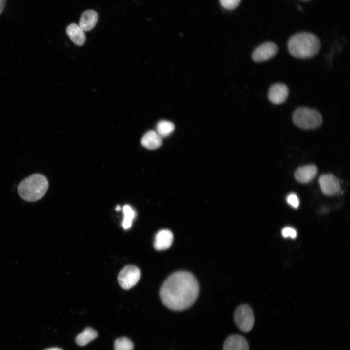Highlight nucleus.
Returning a JSON list of instances; mask_svg holds the SVG:
<instances>
[{
  "mask_svg": "<svg viewBox=\"0 0 350 350\" xmlns=\"http://www.w3.org/2000/svg\"><path fill=\"white\" fill-rule=\"evenodd\" d=\"M199 287L195 277L187 271L172 274L163 283L160 292L163 304L174 311H181L191 306L196 300Z\"/></svg>",
  "mask_w": 350,
  "mask_h": 350,
  "instance_id": "nucleus-1",
  "label": "nucleus"
},
{
  "mask_svg": "<svg viewBox=\"0 0 350 350\" xmlns=\"http://www.w3.org/2000/svg\"><path fill=\"white\" fill-rule=\"evenodd\" d=\"M320 43L316 35L309 32H300L294 35L288 41L290 53L298 58L306 59L313 57L319 52Z\"/></svg>",
  "mask_w": 350,
  "mask_h": 350,
  "instance_id": "nucleus-2",
  "label": "nucleus"
},
{
  "mask_svg": "<svg viewBox=\"0 0 350 350\" xmlns=\"http://www.w3.org/2000/svg\"><path fill=\"white\" fill-rule=\"evenodd\" d=\"M48 187L46 177L40 174H33L23 180L18 187L19 196L24 200L34 202L40 199Z\"/></svg>",
  "mask_w": 350,
  "mask_h": 350,
  "instance_id": "nucleus-3",
  "label": "nucleus"
},
{
  "mask_svg": "<svg viewBox=\"0 0 350 350\" xmlns=\"http://www.w3.org/2000/svg\"><path fill=\"white\" fill-rule=\"evenodd\" d=\"M292 119L296 126L303 129L317 128L322 123V117L320 112L307 107H300L296 109Z\"/></svg>",
  "mask_w": 350,
  "mask_h": 350,
  "instance_id": "nucleus-4",
  "label": "nucleus"
},
{
  "mask_svg": "<svg viewBox=\"0 0 350 350\" xmlns=\"http://www.w3.org/2000/svg\"><path fill=\"white\" fill-rule=\"evenodd\" d=\"M235 323L243 332H248L253 328L255 318L252 308L247 304L239 306L234 314Z\"/></svg>",
  "mask_w": 350,
  "mask_h": 350,
  "instance_id": "nucleus-5",
  "label": "nucleus"
},
{
  "mask_svg": "<svg viewBox=\"0 0 350 350\" xmlns=\"http://www.w3.org/2000/svg\"><path fill=\"white\" fill-rule=\"evenodd\" d=\"M140 277V271L136 266L127 265L120 272L118 280L120 285L124 289H129L134 286Z\"/></svg>",
  "mask_w": 350,
  "mask_h": 350,
  "instance_id": "nucleus-6",
  "label": "nucleus"
},
{
  "mask_svg": "<svg viewBox=\"0 0 350 350\" xmlns=\"http://www.w3.org/2000/svg\"><path fill=\"white\" fill-rule=\"evenodd\" d=\"M278 51L276 44L272 42H266L258 46L252 53V59L256 62H261L270 59L274 57Z\"/></svg>",
  "mask_w": 350,
  "mask_h": 350,
  "instance_id": "nucleus-7",
  "label": "nucleus"
},
{
  "mask_svg": "<svg viewBox=\"0 0 350 350\" xmlns=\"http://www.w3.org/2000/svg\"><path fill=\"white\" fill-rule=\"evenodd\" d=\"M319 182L322 192L326 195H333L340 189L339 180L332 174L322 175L319 178Z\"/></svg>",
  "mask_w": 350,
  "mask_h": 350,
  "instance_id": "nucleus-8",
  "label": "nucleus"
},
{
  "mask_svg": "<svg viewBox=\"0 0 350 350\" xmlns=\"http://www.w3.org/2000/svg\"><path fill=\"white\" fill-rule=\"evenodd\" d=\"M289 95L287 86L283 83H278L272 85L269 88L268 97L274 104L279 105L284 103Z\"/></svg>",
  "mask_w": 350,
  "mask_h": 350,
  "instance_id": "nucleus-9",
  "label": "nucleus"
},
{
  "mask_svg": "<svg viewBox=\"0 0 350 350\" xmlns=\"http://www.w3.org/2000/svg\"><path fill=\"white\" fill-rule=\"evenodd\" d=\"M247 341L243 336L231 335L227 337L223 344V350H249Z\"/></svg>",
  "mask_w": 350,
  "mask_h": 350,
  "instance_id": "nucleus-10",
  "label": "nucleus"
},
{
  "mask_svg": "<svg viewBox=\"0 0 350 350\" xmlns=\"http://www.w3.org/2000/svg\"><path fill=\"white\" fill-rule=\"evenodd\" d=\"M173 241V235L168 229H162L156 235L154 246L157 250H163L169 248Z\"/></svg>",
  "mask_w": 350,
  "mask_h": 350,
  "instance_id": "nucleus-11",
  "label": "nucleus"
},
{
  "mask_svg": "<svg viewBox=\"0 0 350 350\" xmlns=\"http://www.w3.org/2000/svg\"><path fill=\"white\" fill-rule=\"evenodd\" d=\"M317 173V168L314 165H308L298 168L295 173L297 181L307 183L311 181Z\"/></svg>",
  "mask_w": 350,
  "mask_h": 350,
  "instance_id": "nucleus-12",
  "label": "nucleus"
},
{
  "mask_svg": "<svg viewBox=\"0 0 350 350\" xmlns=\"http://www.w3.org/2000/svg\"><path fill=\"white\" fill-rule=\"evenodd\" d=\"M141 144L142 146L148 149L154 150L161 146L162 137L156 131L150 130L142 137Z\"/></svg>",
  "mask_w": 350,
  "mask_h": 350,
  "instance_id": "nucleus-13",
  "label": "nucleus"
},
{
  "mask_svg": "<svg viewBox=\"0 0 350 350\" xmlns=\"http://www.w3.org/2000/svg\"><path fill=\"white\" fill-rule=\"evenodd\" d=\"M98 18V14L93 10L85 11L81 15L79 26L84 31L91 30L95 26Z\"/></svg>",
  "mask_w": 350,
  "mask_h": 350,
  "instance_id": "nucleus-14",
  "label": "nucleus"
},
{
  "mask_svg": "<svg viewBox=\"0 0 350 350\" xmlns=\"http://www.w3.org/2000/svg\"><path fill=\"white\" fill-rule=\"evenodd\" d=\"M66 33L75 44L81 46L85 42V34L79 25L76 23L69 25L66 28Z\"/></svg>",
  "mask_w": 350,
  "mask_h": 350,
  "instance_id": "nucleus-15",
  "label": "nucleus"
},
{
  "mask_svg": "<svg viewBox=\"0 0 350 350\" xmlns=\"http://www.w3.org/2000/svg\"><path fill=\"white\" fill-rule=\"evenodd\" d=\"M97 336L96 331L90 327H87L76 336L75 342L78 345L84 346L95 339Z\"/></svg>",
  "mask_w": 350,
  "mask_h": 350,
  "instance_id": "nucleus-16",
  "label": "nucleus"
},
{
  "mask_svg": "<svg viewBox=\"0 0 350 350\" xmlns=\"http://www.w3.org/2000/svg\"><path fill=\"white\" fill-rule=\"evenodd\" d=\"M175 129L174 124L167 120H161L157 124V132L161 137H165L170 135Z\"/></svg>",
  "mask_w": 350,
  "mask_h": 350,
  "instance_id": "nucleus-17",
  "label": "nucleus"
},
{
  "mask_svg": "<svg viewBox=\"0 0 350 350\" xmlns=\"http://www.w3.org/2000/svg\"><path fill=\"white\" fill-rule=\"evenodd\" d=\"M122 211L123 218L122 226L124 229H127L131 227L133 220L135 216V213L133 209L128 205L123 206Z\"/></svg>",
  "mask_w": 350,
  "mask_h": 350,
  "instance_id": "nucleus-18",
  "label": "nucleus"
},
{
  "mask_svg": "<svg viewBox=\"0 0 350 350\" xmlns=\"http://www.w3.org/2000/svg\"><path fill=\"white\" fill-rule=\"evenodd\" d=\"M114 347L115 350H133L134 345L129 339L122 337L116 339Z\"/></svg>",
  "mask_w": 350,
  "mask_h": 350,
  "instance_id": "nucleus-19",
  "label": "nucleus"
},
{
  "mask_svg": "<svg viewBox=\"0 0 350 350\" xmlns=\"http://www.w3.org/2000/svg\"><path fill=\"white\" fill-rule=\"evenodd\" d=\"M241 0H219L221 5L225 9L232 10L235 8Z\"/></svg>",
  "mask_w": 350,
  "mask_h": 350,
  "instance_id": "nucleus-20",
  "label": "nucleus"
},
{
  "mask_svg": "<svg viewBox=\"0 0 350 350\" xmlns=\"http://www.w3.org/2000/svg\"><path fill=\"white\" fill-rule=\"evenodd\" d=\"M282 235L285 238L290 237L292 239L296 238L297 231L293 228L289 227L284 228L282 230Z\"/></svg>",
  "mask_w": 350,
  "mask_h": 350,
  "instance_id": "nucleus-21",
  "label": "nucleus"
},
{
  "mask_svg": "<svg viewBox=\"0 0 350 350\" xmlns=\"http://www.w3.org/2000/svg\"><path fill=\"white\" fill-rule=\"evenodd\" d=\"M287 201L289 204L294 208H297L299 206V199L295 194H290L287 197Z\"/></svg>",
  "mask_w": 350,
  "mask_h": 350,
  "instance_id": "nucleus-22",
  "label": "nucleus"
},
{
  "mask_svg": "<svg viewBox=\"0 0 350 350\" xmlns=\"http://www.w3.org/2000/svg\"><path fill=\"white\" fill-rule=\"evenodd\" d=\"M6 3V0H0V14L2 12Z\"/></svg>",
  "mask_w": 350,
  "mask_h": 350,
  "instance_id": "nucleus-23",
  "label": "nucleus"
},
{
  "mask_svg": "<svg viewBox=\"0 0 350 350\" xmlns=\"http://www.w3.org/2000/svg\"><path fill=\"white\" fill-rule=\"evenodd\" d=\"M45 350H63L59 348L55 347V348H49V349H46Z\"/></svg>",
  "mask_w": 350,
  "mask_h": 350,
  "instance_id": "nucleus-24",
  "label": "nucleus"
},
{
  "mask_svg": "<svg viewBox=\"0 0 350 350\" xmlns=\"http://www.w3.org/2000/svg\"><path fill=\"white\" fill-rule=\"evenodd\" d=\"M121 207L120 206L118 205V206H117V207L116 208V210L118 211L120 210H121Z\"/></svg>",
  "mask_w": 350,
  "mask_h": 350,
  "instance_id": "nucleus-25",
  "label": "nucleus"
},
{
  "mask_svg": "<svg viewBox=\"0 0 350 350\" xmlns=\"http://www.w3.org/2000/svg\"></svg>",
  "mask_w": 350,
  "mask_h": 350,
  "instance_id": "nucleus-26",
  "label": "nucleus"
}]
</instances>
